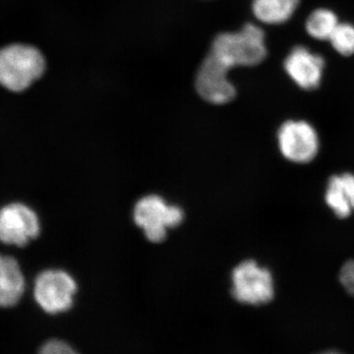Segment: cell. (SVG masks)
<instances>
[{
	"mask_svg": "<svg viewBox=\"0 0 354 354\" xmlns=\"http://www.w3.org/2000/svg\"><path fill=\"white\" fill-rule=\"evenodd\" d=\"M211 53L228 70L262 64L268 55L264 30L248 23L241 31L223 32L214 39Z\"/></svg>",
	"mask_w": 354,
	"mask_h": 354,
	"instance_id": "obj_1",
	"label": "cell"
},
{
	"mask_svg": "<svg viewBox=\"0 0 354 354\" xmlns=\"http://www.w3.org/2000/svg\"><path fill=\"white\" fill-rule=\"evenodd\" d=\"M46 60L41 51L26 44H12L0 50V85L22 92L43 75Z\"/></svg>",
	"mask_w": 354,
	"mask_h": 354,
	"instance_id": "obj_2",
	"label": "cell"
},
{
	"mask_svg": "<svg viewBox=\"0 0 354 354\" xmlns=\"http://www.w3.org/2000/svg\"><path fill=\"white\" fill-rule=\"evenodd\" d=\"M133 216L147 239L160 243L165 241L169 230L183 223L184 212L180 207L169 204L158 195H148L136 203Z\"/></svg>",
	"mask_w": 354,
	"mask_h": 354,
	"instance_id": "obj_3",
	"label": "cell"
},
{
	"mask_svg": "<svg viewBox=\"0 0 354 354\" xmlns=\"http://www.w3.org/2000/svg\"><path fill=\"white\" fill-rule=\"evenodd\" d=\"M232 295L242 304L259 306L270 304L274 297L271 272L255 261H243L232 274Z\"/></svg>",
	"mask_w": 354,
	"mask_h": 354,
	"instance_id": "obj_4",
	"label": "cell"
},
{
	"mask_svg": "<svg viewBox=\"0 0 354 354\" xmlns=\"http://www.w3.org/2000/svg\"><path fill=\"white\" fill-rule=\"evenodd\" d=\"M76 291L75 279L64 270H46L35 281V300L48 314H59L71 308Z\"/></svg>",
	"mask_w": 354,
	"mask_h": 354,
	"instance_id": "obj_5",
	"label": "cell"
},
{
	"mask_svg": "<svg viewBox=\"0 0 354 354\" xmlns=\"http://www.w3.org/2000/svg\"><path fill=\"white\" fill-rule=\"evenodd\" d=\"M38 214L24 203H9L0 209V242L24 247L41 234Z\"/></svg>",
	"mask_w": 354,
	"mask_h": 354,
	"instance_id": "obj_6",
	"label": "cell"
},
{
	"mask_svg": "<svg viewBox=\"0 0 354 354\" xmlns=\"http://www.w3.org/2000/svg\"><path fill=\"white\" fill-rule=\"evenodd\" d=\"M278 141L283 157L295 164H308L318 153V134L307 121H286L279 127Z\"/></svg>",
	"mask_w": 354,
	"mask_h": 354,
	"instance_id": "obj_7",
	"label": "cell"
},
{
	"mask_svg": "<svg viewBox=\"0 0 354 354\" xmlns=\"http://www.w3.org/2000/svg\"><path fill=\"white\" fill-rule=\"evenodd\" d=\"M230 70L218 62L211 53L198 70L197 92L205 101L214 104L230 102L236 95V88L228 80Z\"/></svg>",
	"mask_w": 354,
	"mask_h": 354,
	"instance_id": "obj_8",
	"label": "cell"
},
{
	"mask_svg": "<svg viewBox=\"0 0 354 354\" xmlns=\"http://www.w3.org/2000/svg\"><path fill=\"white\" fill-rule=\"evenodd\" d=\"M325 59L308 48L297 46L290 50L283 62L288 75L298 87L305 91L319 88L322 81Z\"/></svg>",
	"mask_w": 354,
	"mask_h": 354,
	"instance_id": "obj_9",
	"label": "cell"
},
{
	"mask_svg": "<svg viewBox=\"0 0 354 354\" xmlns=\"http://www.w3.org/2000/svg\"><path fill=\"white\" fill-rule=\"evenodd\" d=\"M26 288L24 272L16 258L0 253V307L10 308L20 301Z\"/></svg>",
	"mask_w": 354,
	"mask_h": 354,
	"instance_id": "obj_10",
	"label": "cell"
},
{
	"mask_svg": "<svg viewBox=\"0 0 354 354\" xmlns=\"http://www.w3.org/2000/svg\"><path fill=\"white\" fill-rule=\"evenodd\" d=\"M325 200L337 218H348L354 212L353 174L348 172L330 177Z\"/></svg>",
	"mask_w": 354,
	"mask_h": 354,
	"instance_id": "obj_11",
	"label": "cell"
},
{
	"mask_svg": "<svg viewBox=\"0 0 354 354\" xmlns=\"http://www.w3.org/2000/svg\"><path fill=\"white\" fill-rule=\"evenodd\" d=\"M299 3L300 0H253L252 10L260 22L279 25L292 17Z\"/></svg>",
	"mask_w": 354,
	"mask_h": 354,
	"instance_id": "obj_12",
	"label": "cell"
},
{
	"mask_svg": "<svg viewBox=\"0 0 354 354\" xmlns=\"http://www.w3.org/2000/svg\"><path fill=\"white\" fill-rule=\"evenodd\" d=\"M339 23L337 16L332 10L318 8L307 18L305 29L307 34L313 39L318 41H329Z\"/></svg>",
	"mask_w": 354,
	"mask_h": 354,
	"instance_id": "obj_13",
	"label": "cell"
},
{
	"mask_svg": "<svg viewBox=\"0 0 354 354\" xmlns=\"http://www.w3.org/2000/svg\"><path fill=\"white\" fill-rule=\"evenodd\" d=\"M329 41L342 57L354 55V26L349 23H339Z\"/></svg>",
	"mask_w": 354,
	"mask_h": 354,
	"instance_id": "obj_14",
	"label": "cell"
},
{
	"mask_svg": "<svg viewBox=\"0 0 354 354\" xmlns=\"http://www.w3.org/2000/svg\"><path fill=\"white\" fill-rule=\"evenodd\" d=\"M339 281L346 292L354 297V260H349L342 266Z\"/></svg>",
	"mask_w": 354,
	"mask_h": 354,
	"instance_id": "obj_15",
	"label": "cell"
},
{
	"mask_svg": "<svg viewBox=\"0 0 354 354\" xmlns=\"http://www.w3.org/2000/svg\"><path fill=\"white\" fill-rule=\"evenodd\" d=\"M39 354H78L66 342L50 339L39 349Z\"/></svg>",
	"mask_w": 354,
	"mask_h": 354,
	"instance_id": "obj_16",
	"label": "cell"
},
{
	"mask_svg": "<svg viewBox=\"0 0 354 354\" xmlns=\"http://www.w3.org/2000/svg\"><path fill=\"white\" fill-rule=\"evenodd\" d=\"M317 354H344V353H339V351H323V353H317Z\"/></svg>",
	"mask_w": 354,
	"mask_h": 354,
	"instance_id": "obj_17",
	"label": "cell"
}]
</instances>
